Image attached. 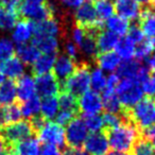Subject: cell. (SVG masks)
I'll return each instance as SVG.
<instances>
[{
	"mask_svg": "<svg viewBox=\"0 0 155 155\" xmlns=\"http://www.w3.org/2000/svg\"><path fill=\"white\" fill-rule=\"evenodd\" d=\"M105 134L108 146L113 149V151L127 153L131 152L134 143L141 135V132L132 122H127L115 129L106 130Z\"/></svg>",
	"mask_w": 155,
	"mask_h": 155,
	"instance_id": "cell-1",
	"label": "cell"
},
{
	"mask_svg": "<svg viewBox=\"0 0 155 155\" xmlns=\"http://www.w3.org/2000/svg\"><path fill=\"white\" fill-rule=\"evenodd\" d=\"M130 121L139 130H146L155 127V100L144 97L132 108L127 110Z\"/></svg>",
	"mask_w": 155,
	"mask_h": 155,
	"instance_id": "cell-2",
	"label": "cell"
},
{
	"mask_svg": "<svg viewBox=\"0 0 155 155\" xmlns=\"http://www.w3.org/2000/svg\"><path fill=\"white\" fill-rule=\"evenodd\" d=\"M91 87V66L89 63L82 62L78 64L73 74L62 84L64 91L71 94L75 98L81 97L89 91Z\"/></svg>",
	"mask_w": 155,
	"mask_h": 155,
	"instance_id": "cell-3",
	"label": "cell"
},
{
	"mask_svg": "<svg viewBox=\"0 0 155 155\" xmlns=\"http://www.w3.org/2000/svg\"><path fill=\"white\" fill-rule=\"evenodd\" d=\"M116 95L124 110H130L143 98L141 83L135 80L122 79L116 88Z\"/></svg>",
	"mask_w": 155,
	"mask_h": 155,
	"instance_id": "cell-4",
	"label": "cell"
},
{
	"mask_svg": "<svg viewBox=\"0 0 155 155\" xmlns=\"http://www.w3.org/2000/svg\"><path fill=\"white\" fill-rule=\"evenodd\" d=\"M35 134L30 120H20L18 122L11 123L0 127V137L5 141L9 147L27 138L32 137Z\"/></svg>",
	"mask_w": 155,
	"mask_h": 155,
	"instance_id": "cell-5",
	"label": "cell"
},
{
	"mask_svg": "<svg viewBox=\"0 0 155 155\" xmlns=\"http://www.w3.org/2000/svg\"><path fill=\"white\" fill-rule=\"evenodd\" d=\"M88 136V130L84 119L80 117L73 118L65 129V144L69 148H81Z\"/></svg>",
	"mask_w": 155,
	"mask_h": 155,
	"instance_id": "cell-6",
	"label": "cell"
},
{
	"mask_svg": "<svg viewBox=\"0 0 155 155\" xmlns=\"http://www.w3.org/2000/svg\"><path fill=\"white\" fill-rule=\"evenodd\" d=\"M18 14L24 17V19L32 21L34 24L53 17L51 5L48 1L43 5H35L24 1L18 8Z\"/></svg>",
	"mask_w": 155,
	"mask_h": 155,
	"instance_id": "cell-7",
	"label": "cell"
},
{
	"mask_svg": "<svg viewBox=\"0 0 155 155\" xmlns=\"http://www.w3.org/2000/svg\"><path fill=\"white\" fill-rule=\"evenodd\" d=\"M38 140L45 144H51L63 149L65 144V130L54 121H46L41 129L37 132Z\"/></svg>",
	"mask_w": 155,
	"mask_h": 155,
	"instance_id": "cell-8",
	"label": "cell"
},
{
	"mask_svg": "<svg viewBox=\"0 0 155 155\" xmlns=\"http://www.w3.org/2000/svg\"><path fill=\"white\" fill-rule=\"evenodd\" d=\"M117 74L121 79L135 80L142 83L150 77V69L148 65L143 64L140 61H124L117 69Z\"/></svg>",
	"mask_w": 155,
	"mask_h": 155,
	"instance_id": "cell-9",
	"label": "cell"
},
{
	"mask_svg": "<svg viewBox=\"0 0 155 155\" xmlns=\"http://www.w3.org/2000/svg\"><path fill=\"white\" fill-rule=\"evenodd\" d=\"M35 86H36L37 97H41L43 99L49 97H56V95L62 89L61 83L56 80V78L51 72L36 75Z\"/></svg>",
	"mask_w": 155,
	"mask_h": 155,
	"instance_id": "cell-10",
	"label": "cell"
},
{
	"mask_svg": "<svg viewBox=\"0 0 155 155\" xmlns=\"http://www.w3.org/2000/svg\"><path fill=\"white\" fill-rule=\"evenodd\" d=\"M78 108L84 116L99 115L103 110L101 95L94 91H86L78 100Z\"/></svg>",
	"mask_w": 155,
	"mask_h": 155,
	"instance_id": "cell-11",
	"label": "cell"
},
{
	"mask_svg": "<svg viewBox=\"0 0 155 155\" xmlns=\"http://www.w3.org/2000/svg\"><path fill=\"white\" fill-rule=\"evenodd\" d=\"M73 17L75 25L84 29L102 27V22L98 19L95 7L91 3H83L74 11Z\"/></svg>",
	"mask_w": 155,
	"mask_h": 155,
	"instance_id": "cell-12",
	"label": "cell"
},
{
	"mask_svg": "<svg viewBox=\"0 0 155 155\" xmlns=\"http://www.w3.org/2000/svg\"><path fill=\"white\" fill-rule=\"evenodd\" d=\"M78 67L75 61L67 56L66 54H58L55 58V62L53 65V75L56 78V80L61 83V86L69 77L73 74Z\"/></svg>",
	"mask_w": 155,
	"mask_h": 155,
	"instance_id": "cell-13",
	"label": "cell"
},
{
	"mask_svg": "<svg viewBox=\"0 0 155 155\" xmlns=\"http://www.w3.org/2000/svg\"><path fill=\"white\" fill-rule=\"evenodd\" d=\"M108 148L110 146L105 132L91 133L84 142V149L89 155H105Z\"/></svg>",
	"mask_w": 155,
	"mask_h": 155,
	"instance_id": "cell-14",
	"label": "cell"
},
{
	"mask_svg": "<svg viewBox=\"0 0 155 155\" xmlns=\"http://www.w3.org/2000/svg\"><path fill=\"white\" fill-rule=\"evenodd\" d=\"M114 7L118 16L127 19V21L139 19L142 11V7L133 0H115Z\"/></svg>",
	"mask_w": 155,
	"mask_h": 155,
	"instance_id": "cell-15",
	"label": "cell"
},
{
	"mask_svg": "<svg viewBox=\"0 0 155 155\" xmlns=\"http://www.w3.org/2000/svg\"><path fill=\"white\" fill-rule=\"evenodd\" d=\"M25 73V64L17 58H12L0 63V74L3 78H8L9 80H18Z\"/></svg>",
	"mask_w": 155,
	"mask_h": 155,
	"instance_id": "cell-16",
	"label": "cell"
},
{
	"mask_svg": "<svg viewBox=\"0 0 155 155\" xmlns=\"http://www.w3.org/2000/svg\"><path fill=\"white\" fill-rule=\"evenodd\" d=\"M34 35V22L21 19L15 25L12 30V41L18 46L28 44Z\"/></svg>",
	"mask_w": 155,
	"mask_h": 155,
	"instance_id": "cell-17",
	"label": "cell"
},
{
	"mask_svg": "<svg viewBox=\"0 0 155 155\" xmlns=\"http://www.w3.org/2000/svg\"><path fill=\"white\" fill-rule=\"evenodd\" d=\"M17 98L21 102H26L36 96L35 79L31 74H24L16 83Z\"/></svg>",
	"mask_w": 155,
	"mask_h": 155,
	"instance_id": "cell-18",
	"label": "cell"
},
{
	"mask_svg": "<svg viewBox=\"0 0 155 155\" xmlns=\"http://www.w3.org/2000/svg\"><path fill=\"white\" fill-rule=\"evenodd\" d=\"M139 27L144 37L148 39L155 38V7L149 5L142 8L139 17Z\"/></svg>",
	"mask_w": 155,
	"mask_h": 155,
	"instance_id": "cell-19",
	"label": "cell"
},
{
	"mask_svg": "<svg viewBox=\"0 0 155 155\" xmlns=\"http://www.w3.org/2000/svg\"><path fill=\"white\" fill-rule=\"evenodd\" d=\"M11 155H39L41 144L39 140L35 137H30L10 147Z\"/></svg>",
	"mask_w": 155,
	"mask_h": 155,
	"instance_id": "cell-20",
	"label": "cell"
},
{
	"mask_svg": "<svg viewBox=\"0 0 155 155\" xmlns=\"http://www.w3.org/2000/svg\"><path fill=\"white\" fill-rule=\"evenodd\" d=\"M95 60L97 62L98 68H100L102 71H106V72H114L121 64V58L115 51L98 53Z\"/></svg>",
	"mask_w": 155,
	"mask_h": 155,
	"instance_id": "cell-21",
	"label": "cell"
},
{
	"mask_svg": "<svg viewBox=\"0 0 155 155\" xmlns=\"http://www.w3.org/2000/svg\"><path fill=\"white\" fill-rule=\"evenodd\" d=\"M119 39H120L119 36H117L114 33L107 30H101L96 37L98 52L102 53V52L113 51L118 44Z\"/></svg>",
	"mask_w": 155,
	"mask_h": 155,
	"instance_id": "cell-22",
	"label": "cell"
},
{
	"mask_svg": "<svg viewBox=\"0 0 155 155\" xmlns=\"http://www.w3.org/2000/svg\"><path fill=\"white\" fill-rule=\"evenodd\" d=\"M32 44L43 54H58L60 49V41L55 37L34 36Z\"/></svg>",
	"mask_w": 155,
	"mask_h": 155,
	"instance_id": "cell-23",
	"label": "cell"
},
{
	"mask_svg": "<svg viewBox=\"0 0 155 155\" xmlns=\"http://www.w3.org/2000/svg\"><path fill=\"white\" fill-rule=\"evenodd\" d=\"M17 98L16 82L12 80H7L0 85V107L14 104Z\"/></svg>",
	"mask_w": 155,
	"mask_h": 155,
	"instance_id": "cell-24",
	"label": "cell"
},
{
	"mask_svg": "<svg viewBox=\"0 0 155 155\" xmlns=\"http://www.w3.org/2000/svg\"><path fill=\"white\" fill-rule=\"evenodd\" d=\"M105 30L116 34L117 36H124L127 34L130 29V21L127 19L120 17L118 15H114L110 18H108L106 21H104Z\"/></svg>",
	"mask_w": 155,
	"mask_h": 155,
	"instance_id": "cell-25",
	"label": "cell"
},
{
	"mask_svg": "<svg viewBox=\"0 0 155 155\" xmlns=\"http://www.w3.org/2000/svg\"><path fill=\"white\" fill-rule=\"evenodd\" d=\"M21 117L20 107L17 104L14 103L5 107H0V127L18 122L20 121Z\"/></svg>",
	"mask_w": 155,
	"mask_h": 155,
	"instance_id": "cell-26",
	"label": "cell"
},
{
	"mask_svg": "<svg viewBox=\"0 0 155 155\" xmlns=\"http://www.w3.org/2000/svg\"><path fill=\"white\" fill-rule=\"evenodd\" d=\"M102 102L103 108L106 113L112 114H122L124 108L122 107L115 91H102Z\"/></svg>",
	"mask_w": 155,
	"mask_h": 155,
	"instance_id": "cell-27",
	"label": "cell"
},
{
	"mask_svg": "<svg viewBox=\"0 0 155 155\" xmlns=\"http://www.w3.org/2000/svg\"><path fill=\"white\" fill-rule=\"evenodd\" d=\"M18 10L8 9L0 5V30L11 31L18 22Z\"/></svg>",
	"mask_w": 155,
	"mask_h": 155,
	"instance_id": "cell-28",
	"label": "cell"
},
{
	"mask_svg": "<svg viewBox=\"0 0 155 155\" xmlns=\"http://www.w3.org/2000/svg\"><path fill=\"white\" fill-rule=\"evenodd\" d=\"M56 54H41L32 65V72L35 75L49 73L53 68Z\"/></svg>",
	"mask_w": 155,
	"mask_h": 155,
	"instance_id": "cell-29",
	"label": "cell"
},
{
	"mask_svg": "<svg viewBox=\"0 0 155 155\" xmlns=\"http://www.w3.org/2000/svg\"><path fill=\"white\" fill-rule=\"evenodd\" d=\"M15 51L17 58L26 65H33L41 55V52L36 49V47L33 44H25V45L17 46Z\"/></svg>",
	"mask_w": 155,
	"mask_h": 155,
	"instance_id": "cell-30",
	"label": "cell"
},
{
	"mask_svg": "<svg viewBox=\"0 0 155 155\" xmlns=\"http://www.w3.org/2000/svg\"><path fill=\"white\" fill-rule=\"evenodd\" d=\"M60 112V103L58 97H49L43 99L41 104V116L45 120H51L55 118Z\"/></svg>",
	"mask_w": 155,
	"mask_h": 155,
	"instance_id": "cell-31",
	"label": "cell"
},
{
	"mask_svg": "<svg viewBox=\"0 0 155 155\" xmlns=\"http://www.w3.org/2000/svg\"><path fill=\"white\" fill-rule=\"evenodd\" d=\"M135 48L136 46L125 36L119 39L118 44L115 47V52L118 54L121 60L131 61L135 58Z\"/></svg>",
	"mask_w": 155,
	"mask_h": 155,
	"instance_id": "cell-32",
	"label": "cell"
},
{
	"mask_svg": "<svg viewBox=\"0 0 155 155\" xmlns=\"http://www.w3.org/2000/svg\"><path fill=\"white\" fill-rule=\"evenodd\" d=\"M41 100L37 96H35L34 98L28 100V101L22 102L21 106H20L21 116L27 119H32L38 116V114L41 113Z\"/></svg>",
	"mask_w": 155,
	"mask_h": 155,
	"instance_id": "cell-33",
	"label": "cell"
},
{
	"mask_svg": "<svg viewBox=\"0 0 155 155\" xmlns=\"http://www.w3.org/2000/svg\"><path fill=\"white\" fill-rule=\"evenodd\" d=\"M94 7H95L96 13H97L98 19L101 22L106 21L108 18L114 16L115 7L112 0H98Z\"/></svg>",
	"mask_w": 155,
	"mask_h": 155,
	"instance_id": "cell-34",
	"label": "cell"
},
{
	"mask_svg": "<svg viewBox=\"0 0 155 155\" xmlns=\"http://www.w3.org/2000/svg\"><path fill=\"white\" fill-rule=\"evenodd\" d=\"M130 153L131 155H155V148L150 140L140 135Z\"/></svg>",
	"mask_w": 155,
	"mask_h": 155,
	"instance_id": "cell-35",
	"label": "cell"
},
{
	"mask_svg": "<svg viewBox=\"0 0 155 155\" xmlns=\"http://www.w3.org/2000/svg\"><path fill=\"white\" fill-rule=\"evenodd\" d=\"M106 85V75L100 68H94L91 71V87L96 93L104 91Z\"/></svg>",
	"mask_w": 155,
	"mask_h": 155,
	"instance_id": "cell-36",
	"label": "cell"
},
{
	"mask_svg": "<svg viewBox=\"0 0 155 155\" xmlns=\"http://www.w3.org/2000/svg\"><path fill=\"white\" fill-rule=\"evenodd\" d=\"M58 103H60V108L67 110H72V112L78 113L79 108H78V99L72 96L71 94L67 93V91H63L58 97Z\"/></svg>",
	"mask_w": 155,
	"mask_h": 155,
	"instance_id": "cell-37",
	"label": "cell"
},
{
	"mask_svg": "<svg viewBox=\"0 0 155 155\" xmlns=\"http://www.w3.org/2000/svg\"><path fill=\"white\" fill-rule=\"evenodd\" d=\"M153 45L152 41L148 38H144L141 43H139L138 45H136L135 48V56L137 58V61H143L147 60L151 56V53L153 51Z\"/></svg>",
	"mask_w": 155,
	"mask_h": 155,
	"instance_id": "cell-38",
	"label": "cell"
},
{
	"mask_svg": "<svg viewBox=\"0 0 155 155\" xmlns=\"http://www.w3.org/2000/svg\"><path fill=\"white\" fill-rule=\"evenodd\" d=\"M84 122L86 127L91 133H99L104 130L103 117L101 115H93V116H85Z\"/></svg>",
	"mask_w": 155,
	"mask_h": 155,
	"instance_id": "cell-39",
	"label": "cell"
},
{
	"mask_svg": "<svg viewBox=\"0 0 155 155\" xmlns=\"http://www.w3.org/2000/svg\"><path fill=\"white\" fill-rule=\"evenodd\" d=\"M14 53H15V47L13 41L7 37H1L0 38V63L12 58Z\"/></svg>",
	"mask_w": 155,
	"mask_h": 155,
	"instance_id": "cell-40",
	"label": "cell"
},
{
	"mask_svg": "<svg viewBox=\"0 0 155 155\" xmlns=\"http://www.w3.org/2000/svg\"><path fill=\"white\" fill-rule=\"evenodd\" d=\"M134 45H138L139 43H141L146 37H144V34L142 33L141 29H140L139 26L137 25H133V26H130L129 32L125 35Z\"/></svg>",
	"mask_w": 155,
	"mask_h": 155,
	"instance_id": "cell-41",
	"label": "cell"
},
{
	"mask_svg": "<svg viewBox=\"0 0 155 155\" xmlns=\"http://www.w3.org/2000/svg\"><path fill=\"white\" fill-rule=\"evenodd\" d=\"M78 113L72 112V110H61L60 112L58 113V115L55 116V121L58 124H60L61 127H64V125H67L73 118L77 117Z\"/></svg>",
	"mask_w": 155,
	"mask_h": 155,
	"instance_id": "cell-42",
	"label": "cell"
},
{
	"mask_svg": "<svg viewBox=\"0 0 155 155\" xmlns=\"http://www.w3.org/2000/svg\"><path fill=\"white\" fill-rule=\"evenodd\" d=\"M141 87L147 97L155 100V74L150 75L147 80H144L141 83Z\"/></svg>",
	"mask_w": 155,
	"mask_h": 155,
	"instance_id": "cell-43",
	"label": "cell"
},
{
	"mask_svg": "<svg viewBox=\"0 0 155 155\" xmlns=\"http://www.w3.org/2000/svg\"><path fill=\"white\" fill-rule=\"evenodd\" d=\"M64 51L67 56H69L70 58H72L73 61L77 62L79 54H80V50L78 48V46L71 41L70 38H67L64 43Z\"/></svg>",
	"mask_w": 155,
	"mask_h": 155,
	"instance_id": "cell-44",
	"label": "cell"
},
{
	"mask_svg": "<svg viewBox=\"0 0 155 155\" xmlns=\"http://www.w3.org/2000/svg\"><path fill=\"white\" fill-rule=\"evenodd\" d=\"M120 82V78L117 73H112L108 77H106V85L104 91H115Z\"/></svg>",
	"mask_w": 155,
	"mask_h": 155,
	"instance_id": "cell-45",
	"label": "cell"
},
{
	"mask_svg": "<svg viewBox=\"0 0 155 155\" xmlns=\"http://www.w3.org/2000/svg\"><path fill=\"white\" fill-rule=\"evenodd\" d=\"M58 1L60 2L62 9L64 8L66 10H74V11L84 3V0H58Z\"/></svg>",
	"mask_w": 155,
	"mask_h": 155,
	"instance_id": "cell-46",
	"label": "cell"
},
{
	"mask_svg": "<svg viewBox=\"0 0 155 155\" xmlns=\"http://www.w3.org/2000/svg\"><path fill=\"white\" fill-rule=\"evenodd\" d=\"M39 155H63V152L61 149H58L55 146L51 144H44L41 149V154Z\"/></svg>",
	"mask_w": 155,
	"mask_h": 155,
	"instance_id": "cell-47",
	"label": "cell"
},
{
	"mask_svg": "<svg viewBox=\"0 0 155 155\" xmlns=\"http://www.w3.org/2000/svg\"><path fill=\"white\" fill-rule=\"evenodd\" d=\"M63 155H89L84 148H69L65 147L62 150Z\"/></svg>",
	"mask_w": 155,
	"mask_h": 155,
	"instance_id": "cell-48",
	"label": "cell"
},
{
	"mask_svg": "<svg viewBox=\"0 0 155 155\" xmlns=\"http://www.w3.org/2000/svg\"><path fill=\"white\" fill-rule=\"evenodd\" d=\"M141 135L143 136V137H146L147 139L150 140L155 148V127H150V129L146 130V131L141 132Z\"/></svg>",
	"mask_w": 155,
	"mask_h": 155,
	"instance_id": "cell-49",
	"label": "cell"
},
{
	"mask_svg": "<svg viewBox=\"0 0 155 155\" xmlns=\"http://www.w3.org/2000/svg\"><path fill=\"white\" fill-rule=\"evenodd\" d=\"M10 153V147L0 137V155H8Z\"/></svg>",
	"mask_w": 155,
	"mask_h": 155,
	"instance_id": "cell-50",
	"label": "cell"
},
{
	"mask_svg": "<svg viewBox=\"0 0 155 155\" xmlns=\"http://www.w3.org/2000/svg\"><path fill=\"white\" fill-rule=\"evenodd\" d=\"M148 67H149V69H150V71H152V72L155 74V54L149 58Z\"/></svg>",
	"mask_w": 155,
	"mask_h": 155,
	"instance_id": "cell-51",
	"label": "cell"
},
{
	"mask_svg": "<svg viewBox=\"0 0 155 155\" xmlns=\"http://www.w3.org/2000/svg\"><path fill=\"white\" fill-rule=\"evenodd\" d=\"M133 1H135L136 3H138V5H140V7L142 8H146V7H149V5H151V0H133Z\"/></svg>",
	"mask_w": 155,
	"mask_h": 155,
	"instance_id": "cell-52",
	"label": "cell"
},
{
	"mask_svg": "<svg viewBox=\"0 0 155 155\" xmlns=\"http://www.w3.org/2000/svg\"><path fill=\"white\" fill-rule=\"evenodd\" d=\"M27 2H31V3H35V5H43V3H46L48 0H25Z\"/></svg>",
	"mask_w": 155,
	"mask_h": 155,
	"instance_id": "cell-53",
	"label": "cell"
},
{
	"mask_svg": "<svg viewBox=\"0 0 155 155\" xmlns=\"http://www.w3.org/2000/svg\"><path fill=\"white\" fill-rule=\"evenodd\" d=\"M105 155H129L127 153H121V152H117V151H110V152H107Z\"/></svg>",
	"mask_w": 155,
	"mask_h": 155,
	"instance_id": "cell-54",
	"label": "cell"
},
{
	"mask_svg": "<svg viewBox=\"0 0 155 155\" xmlns=\"http://www.w3.org/2000/svg\"><path fill=\"white\" fill-rule=\"evenodd\" d=\"M5 78H3V77H2V75L0 74V85L2 84V83H3V82H5Z\"/></svg>",
	"mask_w": 155,
	"mask_h": 155,
	"instance_id": "cell-55",
	"label": "cell"
},
{
	"mask_svg": "<svg viewBox=\"0 0 155 155\" xmlns=\"http://www.w3.org/2000/svg\"><path fill=\"white\" fill-rule=\"evenodd\" d=\"M151 5L155 7V0H151Z\"/></svg>",
	"mask_w": 155,
	"mask_h": 155,
	"instance_id": "cell-56",
	"label": "cell"
},
{
	"mask_svg": "<svg viewBox=\"0 0 155 155\" xmlns=\"http://www.w3.org/2000/svg\"><path fill=\"white\" fill-rule=\"evenodd\" d=\"M152 45H153V49H155V38L153 39V41H152Z\"/></svg>",
	"mask_w": 155,
	"mask_h": 155,
	"instance_id": "cell-57",
	"label": "cell"
},
{
	"mask_svg": "<svg viewBox=\"0 0 155 155\" xmlns=\"http://www.w3.org/2000/svg\"><path fill=\"white\" fill-rule=\"evenodd\" d=\"M88 1H89V2H93V1H95V2H97L98 0H88Z\"/></svg>",
	"mask_w": 155,
	"mask_h": 155,
	"instance_id": "cell-58",
	"label": "cell"
},
{
	"mask_svg": "<svg viewBox=\"0 0 155 155\" xmlns=\"http://www.w3.org/2000/svg\"><path fill=\"white\" fill-rule=\"evenodd\" d=\"M15 1H17V2H18V3H19V2H20V1H21V0H15Z\"/></svg>",
	"mask_w": 155,
	"mask_h": 155,
	"instance_id": "cell-59",
	"label": "cell"
},
{
	"mask_svg": "<svg viewBox=\"0 0 155 155\" xmlns=\"http://www.w3.org/2000/svg\"><path fill=\"white\" fill-rule=\"evenodd\" d=\"M8 155H11V154H10V153H9V154H8Z\"/></svg>",
	"mask_w": 155,
	"mask_h": 155,
	"instance_id": "cell-60",
	"label": "cell"
}]
</instances>
